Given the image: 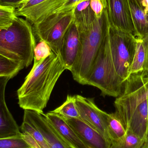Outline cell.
Listing matches in <instances>:
<instances>
[{
	"mask_svg": "<svg viewBox=\"0 0 148 148\" xmlns=\"http://www.w3.org/2000/svg\"><path fill=\"white\" fill-rule=\"evenodd\" d=\"M65 70L60 55L53 52L42 61L34 63L17 90L19 106L24 110L44 114L54 88Z\"/></svg>",
	"mask_w": 148,
	"mask_h": 148,
	"instance_id": "cell-1",
	"label": "cell"
},
{
	"mask_svg": "<svg viewBox=\"0 0 148 148\" xmlns=\"http://www.w3.org/2000/svg\"><path fill=\"white\" fill-rule=\"evenodd\" d=\"M74 21L79 31L81 46L77 60L71 72L75 81L84 85L103 41L109 32L110 23L106 8L98 18L90 5L82 12H74Z\"/></svg>",
	"mask_w": 148,
	"mask_h": 148,
	"instance_id": "cell-2",
	"label": "cell"
},
{
	"mask_svg": "<svg viewBox=\"0 0 148 148\" xmlns=\"http://www.w3.org/2000/svg\"><path fill=\"white\" fill-rule=\"evenodd\" d=\"M36 40L32 24L16 16L8 28L0 29V55L25 67L34 60Z\"/></svg>",
	"mask_w": 148,
	"mask_h": 148,
	"instance_id": "cell-3",
	"label": "cell"
},
{
	"mask_svg": "<svg viewBox=\"0 0 148 148\" xmlns=\"http://www.w3.org/2000/svg\"><path fill=\"white\" fill-rule=\"evenodd\" d=\"M124 83L116 73L113 63L109 32L103 41L84 85L98 88L103 96L117 97L122 92Z\"/></svg>",
	"mask_w": 148,
	"mask_h": 148,
	"instance_id": "cell-4",
	"label": "cell"
},
{
	"mask_svg": "<svg viewBox=\"0 0 148 148\" xmlns=\"http://www.w3.org/2000/svg\"><path fill=\"white\" fill-rule=\"evenodd\" d=\"M110 51L116 73L123 82L129 76V71L135 52L136 38L133 34L110 26L109 29Z\"/></svg>",
	"mask_w": 148,
	"mask_h": 148,
	"instance_id": "cell-5",
	"label": "cell"
},
{
	"mask_svg": "<svg viewBox=\"0 0 148 148\" xmlns=\"http://www.w3.org/2000/svg\"><path fill=\"white\" fill-rule=\"evenodd\" d=\"M74 20V9L71 11L54 13L33 25L34 34L39 41H44L52 51L60 54L62 39Z\"/></svg>",
	"mask_w": 148,
	"mask_h": 148,
	"instance_id": "cell-6",
	"label": "cell"
},
{
	"mask_svg": "<svg viewBox=\"0 0 148 148\" xmlns=\"http://www.w3.org/2000/svg\"><path fill=\"white\" fill-rule=\"evenodd\" d=\"M75 101L80 120L97 130L111 144L107 132L108 113L99 109L92 98L77 95L75 96Z\"/></svg>",
	"mask_w": 148,
	"mask_h": 148,
	"instance_id": "cell-7",
	"label": "cell"
},
{
	"mask_svg": "<svg viewBox=\"0 0 148 148\" xmlns=\"http://www.w3.org/2000/svg\"><path fill=\"white\" fill-rule=\"evenodd\" d=\"M66 1L26 0L16 9V15L24 16L33 25L53 14Z\"/></svg>",
	"mask_w": 148,
	"mask_h": 148,
	"instance_id": "cell-8",
	"label": "cell"
},
{
	"mask_svg": "<svg viewBox=\"0 0 148 148\" xmlns=\"http://www.w3.org/2000/svg\"><path fill=\"white\" fill-rule=\"evenodd\" d=\"M23 118L34 126L42 134L49 148H71L63 140L44 114L25 110Z\"/></svg>",
	"mask_w": 148,
	"mask_h": 148,
	"instance_id": "cell-9",
	"label": "cell"
},
{
	"mask_svg": "<svg viewBox=\"0 0 148 148\" xmlns=\"http://www.w3.org/2000/svg\"><path fill=\"white\" fill-rule=\"evenodd\" d=\"M110 26L134 36L128 0H106Z\"/></svg>",
	"mask_w": 148,
	"mask_h": 148,
	"instance_id": "cell-10",
	"label": "cell"
},
{
	"mask_svg": "<svg viewBox=\"0 0 148 148\" xmlns=\"http://www.w3.org/2000/svg\"><path fill=\"white\" fill-rule=\"evenodd\" d=\"M81 40L76 24L73 22L62 39L60 55L66 70L71 72L80 52Z\"/></svg>",
	"mask_w": 148,
	"mask_h": 148,
	"instance_id": "cell-11",
	"label": "cell"
},
{
	"mask_svg": "<svg viewBox=\"0 0 148 148\" xmlns=\"http://www.w3.org/2000/svg\"><path fill=\"white\" fill-rule=\"evenodd\" d=\"M10 79L8 77H0V139L22 136L20 128L5 101V89Z\"/></svg>",
	"mask_w": 148,
	"mask_h": 148,
	"instance_id": "cell-12",
	"label": "cell"
},
{
	"mask_svg": "<svg viewBox=\"0 0 148 148\" xmlns=\"http://www.w3.org/2000/svg\"><path fill=\"white\" fill-rule=\"evenodd\" d=\"M87 148H110V143L95 129L77 118L66 120Z\"/></svg>",
	"mask_w": 148,
	"mask_h": 148,
	"instance_id": "cell-13",
	"label": "cell"
},
{
	"mask_svg": "<svg viewBox=\"0 0 148 148\" xmlns=\"http://www.w3.org/2000/svg\"><path fill=\"white\" fill-rule=\"evenodd\" d=\"M44 115L70 147L87 148L65 119L52 111Z\"/></svg>",
	"mask_w": 148,
	"mask_h": 148,
	"instance_id": "cell-14",
	"label": "cell"
},
{
	"mask_svg": "<svg viewBox=\"0 0 148 148\" xmlns=\"http://www.w3.org/2000/svg\"><path fill=\"white\" fill-rule=\"evenodd\" d=\"M148 129L147 99L140 103L135 108L131 115L127 130L146 140Z\"/></svg>",
	"mask_w": 148,
	"mask_h": 148,
	"instance_id": "cell-15",
	"label": "cell"
},
{
	"mask_svg": "<svg viewBox=\"0 0 148 148\" xmlns=\"http://www.w3.org/2000/svg\"><path fill=\"white\" fill-rule=\"evenodd\" d=\"M134 36L143 39L148 35V15L137 0H128Z\"/></svg>",
	"mask_w": 148,
	"mask_h": 148,
	"instance_id": "cell-16",
	"label": "cell"
},
{
	"mask_svg": "<svg viewBox=\"0 0 148 148\" xmlns=\"http://www.w3.org/2000/svg\"><path fill=\"white\" fill-rule=\"evenodd\" d=\"M107 132L112 145L122 139L127 130L114 113L107 114Z\"/></svg>",
	"mask_w": 148,
	"mask_h": 148,
	"instance_id": "cell-17",
	"label": "cell"
},
{
	"mask_svg": "<svg viewBox=\"0 0 148 148\" xmlns=\"http://www.w3.org/2000/svg\"><path fill=\"white\" fill-rule=\"evenodd\" d=\"M136 38L135 52L129 71V76L131 74L142 73L146 60V48L144 40Z\"/></svg>",
	"mask_w": 148,
	"mask_h": 148,
	"instance_id": "cell-18",
	"label": "cell"
},
{
	"mask_svg": "<svg viewBox=\"0 0 148 148\" xmlns=\"http://www.w3.org/2000/svg\"><path fill=\"white\" fill-rule=\"evenodd\" d=\"M52 112L59 115L65 120L80 119V114L75 101V96L68 95L65 102Z\"/></svg>",
	"mask_w": 148,
	"mask_h": 148,
	"instance_id": "cell-19",
	"label": "cell"
},
{
	"mask_svg": "<svg viewBox=\"0 0 148 148\" xmlns=\"http://www.w3.org/2000/svg\"><path fill=\"white\" fill-rule=\"evenodd\" d=\"M20 128L23 138L32 139L41 148H49L47 141L42 134L28 121L23 118L22 123Z\"/></svg>",
	"mask_w": 148,
	"mask_h": 148,
	"instance_id": "cell-20",
	"label": "cell"
},
{
	"mask_svg": "<svg viewBox=\"0 0 148 148\" xmlns=\"http://www.w3.org/2000/svg\"><path fill=\"white\" fill-rule=\"evenodd\" d=\"M22 64L0 55V77H14L24 68Z\"/></svg>",
	"mask_w": 148,
	"mask_h": 148,
	"instance_id": "cell-21",
	"label": "cell"
},
{
	"mask_svg": "<svg viewBox=\"0 0 148 148\" xmlns=\"http://www.w3.org/2000/svg\"><path fill=\"white\" fill-rule=\"evenodd\" d=\"M146 141L127 130L123 138L111 145L110 148H142Z\"/></svg>",
	"mask_w": 148,
	"mask_h": 148,
	"instance_id": "cell-22",
	"label": "cell"
},
{
	"mask_svg": "<svg viewBox=\"0 0 148 148\" xmlns=\"http://www.w3.org/2000/svg\"><path fill=\"white\" fill-rule=\"evenodd\" d=\"M16 9L0 5V29L10 27L16 17Z\"/></svg>",
	"mask_w": 148,
	"mask_h": 148,
	"instance_id": "cell-23",
	"label": "cell"
},
{
	"mask_svg": "<svg viewBox=\"0 0 148 148\" xmlns=\"http://www.w3.org/2000/svg\"><path fill=\"white\" fill-rule=\"evenodd\" d=\"M53 51L44 41H39L34 50V63H39L50 56Z\"/></svg>",
	"mask_w": 148,
	"mask_h": 148,
	"instance_id": "cell-24",
	"label": "cell"
},
{
	"mask_svg": "<svg viewBox=\"0 0 148 148\" xmlns=\"http://www.w3.org/2000/svg\"><path fill=\"white\" fill-rule=\"evenodd\" d=\"M0 148H31L23 138L17 137L0 139Z\"/></svg>",
	"mask_w": 148,
	"mask_h": 148,
	"instance_id": "cell-25",
	"label": "cell"
},
{
	"mask_svg": "<svg viewBox=\"0 0 148 148\" xmlns=\"http://www.w3.org/2000/svg\"><path fill=\"white\" fill-rule=\"evenodd\" d=\"M90 0H66L63 5L56 10L54 13H60L71 11L80 3ZM53 13V14H54Z\"/></svg>",
	"mask_w": 148,
	"mask_h": 148,
	"instance_id": "cell-26",
	"label": "cell"
},
{
	"mask_svg": "<svg viewBox=\"0 0 148 148\" xmlns=\"http://www.w3.org/2000/svg\"><path fill=\"white\" fill-rule=\"evenodd\" d=\"M90 7L98 18L101 16L103 12L105 9L102 0H90Z\"/></svg>",
	"mask_w": 148,
	"mask_h": 148,
	"instance_id": "cell-27",
	"label": "cell"
},
{
	"mask_svg": "<svg viewBox=\"0 0 148 148\" xmlns=\"http://www.w3.org/2000/svg\"><path fill=\"white\" fill-rule=\"evenodd\" d=\"M26 0H0V5L12 7L16 9Z\"/></svg>",
	"mask_w": 148,
	"mask_h": 148,
	"instance_id": "cell-28",
	"label": "cell"
},
{
	"mask_svg": "<svg viewBox=\"0 0 148 148\" xmlns=\"http://www.w3.org/2000/svg\"><path fill=\"white\" fill-rule=\"evenodd\" d=\"M143 39L146 45V56L143 72L141 73L144 76L148 77V35Z\"/></svg>",
	"mask_w": 148,
	"mask_h": 148,
	"instance_id": "cell-29",
	"label": "cell"
},
{
	"mask_svg": "<svg viewBox=\"0 0 148 148\" xmlns=\"http://www.w3.org/2000/svg\"><path fill=\"white\" fill-rule=\"evenodd\" d=\"M90 5V1H85L77 4L74 8L75 13H78L84 11Z\"/></svg>",
	"mask_w": 148,
	"mask_h": 148,
	"instance_id": "cell-30",
	"label": "cell"
},
{
	"mask_svg": "<svg viewBox=\"0 0 148 148\" xmlns=\"http://www.w3.org/2000/svg\"><path fill=\"white\" fill-rule=\"evenodd\" d=\"M142 148H148V143L147 141V140L146 141L145 143H144Z\"/></svg>",
	"mask_w": 148,
	"mask_h": 148,
	"instance_id": "cell-31",
	"label": "cell"
},
{
	"mask_svg": "<svg viewBox=\"0 0 148 148\" xmlns=\"http://www.w3.org/2000/svg\"><path fill=\"white\" fill-rule=\"evenodd\" d=\"M137 1H138V2H139V3H140V5L142 6L141 3L142 1V0H137Z\"/></svg>",
	"mask_w": 148,
	"mask_h": 148,
	"instance_id": "cell-32",
	"label": "cell"
},
{
	"mask_svg": "<svg viewBox=\"0 0 148 148\" xmlns=\"http://www.w3.org/2000/svg\"><path fill=\"white\" fill-rule=\"evenodd\" d=\"M146 140L148 143V129L147 131V139H146Z\"/></svg>",
	"mask_w": 148,
	"mask_h": 148,
	"instance_id": "cell-33",
	"label": "cell"
},
{
	"mask_svg": "<svg viewBox=\"0 0 148 148\" xmlns=\"http://www.w3.org/2000/svg\"><path fill=\"white\" fill-rule=\"evenodd\" d=\"M147 101H148V98H147Z\"/></svg>",
	"mask_w": 148,
	"mask_h": 148,
	"instance_id": "cell-34",
	"label": "cell"
}]
</instances>
